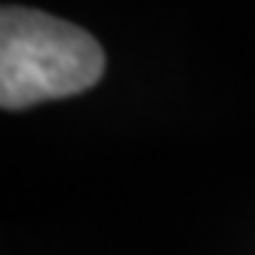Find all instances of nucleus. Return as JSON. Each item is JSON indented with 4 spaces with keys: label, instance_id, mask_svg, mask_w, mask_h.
Instances as JSON below:
<instances>
[{
    "label": "nucleus",
    "instance_id": "1",
    "mask_svg": "<svg viewBox=\"0 0 255 255\" xmlns=\"http://www.w3.org/2000/svg\"><path fill=\"white\" fill-rule=\"evenodd\" d=\"M105 49L93 34L37 9L0 12V105L6 111L77 96L96 86Z\"/></svg>",
    "mask_w": 255,
    "mask_h": 255
}]
</instances>
